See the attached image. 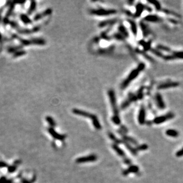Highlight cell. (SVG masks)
Masks as SVG:
<instances>
[{
  "mask_svg": "<svg viewBox=\"0 0 183 183\" xmlns=\"http://www.w3.org/2000/svg\"><path fill=\"white\" fill-rule=\"evenodd\" d=\"M72 112L74 114H76V115L86 117V118H89L90 119H91V120L94 118L95 116H96L93 114H91V113L84 111V110L78 109V108H73L72 110Z\"/></svg>",
  "mask_w": 183,
  "mask_h": 183,
  "instance_id": "obj_6",
  "label": "cell"
},
{
  "mask_svg": "<svg viewBox=\"0 0 183 183\" xmlns=\"http://www.w3.org/2000/svg\"><path fill=\"white\" fill-rule=\"evenodd\" d=\"M169 21H170L171 23H174V24H177V23H178V21H176V20H172V19H170V20H169Z\"/></svg>",
  "mask_w": 183,
  "mask_h": 183,
  "instance_id": "obj_36",
  "label": "cell"
},
{
  "mask_svg": "<svg viewBox=\"0 0 183 183\" xmlns=\"http://www.w3.org/2000/svg\"><path fill=\"white\" fill-rule=\"evenodd\" d=\"M49 133H50V134L53 136L54 138L58 139V140H63L65 138V136H64V135H60L59 134V133H58L55 130H54V129H52V127L50 129H49Z\"/></svg>",
  "mask_w": 183,
  "mask_h": 183,
  "instance_id": "obj_11",
  "label": "cell"
},
{
  "mask_svg": "<svg viewBox=\"0 0 183 183\" xmlns=\"http://www.w3.org/2000/svg\"><path fill=\"white\" fill-rule=\"evenodd\" d=\"M155 100H156V104H157L158 107L161 110H163L165 108V103L163 101V98H162V95L161 94L157 93L155 95Z\"/></svg>",
  "mask_w": 183,
  "mask_h": 183,
  "instance_id": "obj_9",
  "label": "cell"
},
{
  "mask_svg": "<svg viewBox=\"0 0 183 183\" xmlns=\"http://www.w3.org/2000/svg\"><path fill=\"white\" fill-rule=\"evenodd\" d=\"M152 53H154L155 55H156V56H159V57H160V58H163V56H164V55H163V53H162L160 50H159L157 49H152Z\"/></svg>",
  "mask_w": 183,
  "mask_h": 183,
  "instance_id": "obj_25",
  "label": "cell"
},
{
  "mask_svg": "<svg viewBox=\"0 0 183 183\" xmlns=\"http://www.w3.org/2000/svg\"><path fill=\"white\" fill-rule=\"evenodd\" d=\"M112 148L120 156L123 158V159L126 157V155H125V152H124V151L122 150V149H121V148L118 146V145L115 144V143H114V144H112Z\"/></svg>",
  "mask_w": 183,
  "mask_h": 183,
  "instance_id": "obj_12",
  "label": "cell"
},
{
  "mask_svg": "<svg viewBox=\"0 0 183 183\" xmlns=\"http://www.w3.org/2000/svg\"><path fill=\"white\" fill-rule=\"evenodd\" d=\"M122 143H123V144L124 145V146L126 147V148L127 149H128V151H130V152H131V153L133 155H137V151L136 150V148H134L132 147V146L130 145V144L128 142H125V140H122Z\"/></svg>",
  "mask_w": 183,
  "mask_h": 183,
  "instance_id": "obj_14",
  "label": "cell"
},
{
  "mask_svg": "<svg viewBox=\"0 0 183 183\" xmlns=\"http://www.w3.org/2000/svg\"><path fill=\"white\" fill-rule=\"evenodd\" d=\"M114 36H115V38L117 39H119V40H122L124 38L123 36H122L121 34H120H120H115Z\"/></svg>",
  "mask_w": 183,
  "mask_h": 183,
  "instance_id": "obj_34",
  "label": "cell"
},
{
  "mask_svg": "<svg viewBox=\"0 0 183 183\" xmlns=\"http://www.w3.org/2000/svg\"><path fill=\"white\" fill-rule=\"evenodd\" d=\"M117 10L114 9H105V8H98L90 10V13L92 15L97 16H109L114 15L117 13Z\"/></svg>",
  "mask_w": 183,
  "mask_h": 183,
  "instance_id": "obj_2",
  "label": "cell"
},
{
  "mask_svg": "<svg viewBox=\"0 0 183 183\" xmlns=\"http://www.w3.org/2000/svg\"><path fill=\"white\" fill-rule=\"evenodd\" d=\"M176 156L177 157H181V156H183V148L182 149H180V150L177 151L176 153Z\"/></svg>",
  "mask_w": 183,
  "mask_h": 183,
  "instance_id": "obj_33",
  "label": "cell"
},
{
  "mask_svg": "<svg viewBox=\"0 0 183 183\" xmlns=\"http://www.w3.org/2000/svg\"><path fill=\"white\" fill-rule=\"evenodd\" d=\"M144 68H145V65H144V63H139L138 66H137V68L131 71V72L129 74L128 76L122 81V82L121 84V89L123 90L126 88L128 86V85H129L134 79H136V78L138 76L139 74H140Z\"/></svg>",
  "mask_w": 183,
  "mask_h": 183,
  "instance_id": "obj_1",
  "label": "cell"
},
{
  "mask_svg": "<svg viewBox=\"0 0 183 183\" xmlns=\"http://www.w3.org/2000/svg\"><path fill=\"white\" fill-rule=\"evenodd\" d=\"M108 97H109V101H110L111 106L113 110L114 116V117H119V113H118V110L117 108V99L116 96H115V92L113 90H109L108 91Z\"/></svg>",
  "mask_w": 183,
  "mask_h": 183,
  "instance_id": "obj_3",
  "label": "cell"
},
{
  "mask_svg": "<svg viewBox=\"0 0 183 183\" xmlns=\"http://www.w3.org/2000/svg\"><path fill=\"white\" fill-rule=\"evenodd\" d=\"M157 49H158L160 51H164L166 52H171V49L169 47L167 46H163L162 45H159L157 46Z\"/></svg>",
  "mask_w": 183,
  "mask_h": 183,
  "instance_id": "obj_23",
  "label": "cell"
},
{
  "mask_svg": "<svg viewBox=\"0 0 183 183\" xmlns=\"http://www.w3.org/2000/svg\"><path fill=\"white\" fill-rule=\"evenodd\" d=\"M24 52L23 51H19V52H14V56H19L20 55H23L24 54Z\"/></svg>",
  "mask_w": 183,
  "mask_h": 183,
  "instance_id": "obj_35",
  "label": "cell"
},
{
  "mask_svg": "<svg viewBox=\"0 0 183 183\" xmlns=\"http://www.w3.org/2000/svg\"><path fill=\"white\" fill-rule=\"evenodd\" d=\"M116 21H117L116 20H106V21H102V22H101L100 23H99V26L100 27H103L106 26L112 25V24H114V23H116Z\"/></svg>",
  "mask_w": 183,
  "mask_h": 183,
  "instance_id": "obj_18",
  "label": "cell"
},
{
  "mask_svg": "<svg viewBox=\"0 0 183 183\" xmlns=\"http://www.w3.org/2000/svg\"><path fill=\"white\" fill-rule=\"evenodd\" d=\"M123 161H124V162L125 164H127V165H131V159H128V158L125 157V158H124L123 159Z\"/></svg>",
  "mask_w": 183,
  "mask_h": 183,
  "instance_id": "obj_32",
  "label": "cell"
},
{
  "mask_svg": "<svg viewBox=\"0 0 183 183\" xmlns=\"http://www.w3.org/2000/svg\"><path fill=\"white\" fill-rule=\"evenodd\" d=\"M98 159V156L95 154H92L88 156H82V157H79L77 158L76 160V163L82 164V163H87V162H95Z\"/></svg>",
  "mask_w": 183,
  "mask_h": 183,
  "instance_id": "obj_5",
  "label": "cell"
},
{
  "mask_svg": "<svg viewBox=\"0 0 183 183\" xmlns=\"http://www.w3.org/2000/svg\"><path fill=\"white\" fill-rule=\"evenodd\" d=\"M149 2H150V4H152L153 5H155V8H156L158 10H161V4H160V3H159V1H149Z\"/></svg>",
  "mask_w": 183,
  "mask_h": 183,
  "instance_id": "obj_27",
  "label": "cell"
},
{
  "mask_svg": "<svg viewBox=\"0 0 183 183\" xmlns=\"http://www.w3.org/2000/svg\"><path fill=\"white\" fill-rule=\"evenodd\" d=\"M172 55H174L175 59H183V52L180 51V52H172Z\"/></svg>",
  "mask_w": 183,
  "mask_h": 183,
  "instance_id": "obj_24",
  "label": "cell"
},
{
  "mask_svg": "<svg viewBox=\"0 0 183 183\" xmlns=\"http://www.w3.org/2000/svg\"><path fill=\"white\" fill-rule=\"evenodd\" d=\"M20 18H21V20H22L24 23H30V20H29V18L27 17V15H21V17H20Z\"/></svg>",
  "mask_w": 183,
  "mask_h": 183,
  "instance_id": "obj_31",
  "label": "cell"
},
{
  "mask_svg": "<svg viewBox=\"0 0 183 183\" xmlns=\"http://www.w3.org/2000/svg\"><path fill=\"white\" fill-rule=\"evenodd\" d=\"M148 145L146 144H142L140 146H137V147L136 148V150L137 151H145L147 150L148 149Z\"/></svg>",
  "mask_w": 183,
  "mask_h": 183,
  "instance_id": "obj_28",
  "label": "cell"
},
{
  "mask_svg": "<svg viewBox=\"0 0 183 183\" xmlns=\"http://www.w3.org/2000/svg\"><path fill=\"white\" fill-rule=\"evenodd\" d=\"M144 7L142 5V4H138L136 6V12L135 13L134 16L136 17H138L141 15L142 13L143 12V10H144Z\"/></svg>",
  "mask_w": 183,
  "mask_h": 183,
  "instance_id": "obj_17",
  "label": "cell"
},
{
  "mask_svg": "<svg viewBox=\"0 0 183 183\" xmlns=\"http://www.w3.org/2000/svg\"><path fill=\"white\" fill-rule=\"evenodd\" d=\"M108 136H109V138H110L111 140L114 142V143H115V144L117 145V144H120V143H122V140L118 139L112 133L109 132V133H108Z\"/></svg>",
  "mask_w": 183,
  "mask_h": 183,
  "instance_id": "obj_19",
  "label": "cell"
},
{
  "mask_svg": "<svg viewBox=\"0 0 183 183\" xmlns=\"http://www.w3.org/2000/svg\"><path fill=\"white\" fill-rule=\"evenodd\" d=\"M175 117V114H174L173 113L169 112L168 113H166L165 115L163 116H158V117H155V118L153 119V123L156 124H161L163 122H165L167 120H171Z\"/></svg>",
  "mask_w": 183,
  "mask_h": 183,
  "instance_id": "obj_4",
  "label": "cell"
},
{
  "mask_svg": "<svg viewBox=\"0 0 183 183\" xmlns=\"http://www.w3.org/2000/svg\"><path fill=\"white\" fill-rule=\"evenodd\" d=\"M118 30H119L120 34H122V36H125V37H128V33L126 30V29L122 25H120L118 27Z\"/></svg>",
  "mask_w": 183,
  "mask_h": 183,
  "instance_id": "obj_22",
  "label": "cell"
},
{
  "mask_svg": "<svg viewBox=\"0 0 183 183\" xmlns=\"http://www.w3.org/2000/svg\"><path fill=\"white\" fill-rule=\"evenodd\" d=\"M92 124H93V126L95 127V128L96 129V130H101L102 129V126H101L100 122H99V120H98V117L96 116H95V117L92 120Z\"/></svg>",
  "mask_w": 183,
  "mask_h": 183,
  "instance_id": "obj_16",
  "label": "cell"
},
{
  "mask_svg": "<svg viewBox=\"0 0 183 183\" xmlns=\"http://www.w3.org/2000/svg\"><path fill=\"white\" fill-rule=\"evenodd\" d=\"M129 23L130 24V26H131V31L133 33L134 36H136L137 34V26H136V23L134 22V21H131V20H129Z\"/></svg>",
  "mask_w": 183,
  "mask_h": 183,
  "instance_id": "obj_21",
  "label": "cell"
},
{
  "mask_svg": "<svg viewBox=\"0 0 183 183\" xmlns=\"http://www.w3.org/2000/svg\"><path fill=\"white\" fill-rule=\"evenodd\" d=\"M163 11L165 13H166V14H169V15H174V16H175L176 17H181V15H180V14H177V13L174 12V11H169V10H163Z\"/></svg>",
  "mask_w": 183,
  "mask_h": 183,
  "instance_id": "obj_26",
  "label": "cell"
},
{
  "mask_svg": "<svg viewBox=\"0 0 183 183\" xmlns=\"http://www.w3.org/2000/svg\"><path fill=\"white\" fill-rule=\"evenodd\" d=\"M146 110L144 106H142L140 108L138 114V122L140 125L145 124L146 122Z\"/></svg>",
  "mask_w": 183,
  "mask_h": 183,
  "instance_id": "obj_8",
  "label": "cell"
},
{
  "mask_svg": "<svg viewBox=\"0 0 183 183\" xmlns=\"http://www.w3.org/2000/svg\"><path fill=\"white\" fill-rule=\"evenodd\" d=\"M165 133L167 136L172 137H177L179 136V132L174 129H168L165 132Z\"/></svg>",
  "mask_w": 183,
  "mask_h": 183,
  "instance_id": "obj_15",
  "label": "cell"
},
{
  "mask_svg": "<svg viewBox=\"0 0 183 183\" xmlns=\"http://www.w3.org/2000/svg\"><path fill=\"white\" fill-rule=\"evenodd\" d=\"M180 85V83L178 82H174V81H168V82H164L159 85L158 86V89L163 90L167 89L169 88H175Z\"/></svg>",
  "mask_w": 183,
  "mask_h": 183,
  "instance_id": "obj_7",
  "label": "cell"
},
{
  "mask_svg": "<svg viewBox=\"0 0 183 183\" xmlns=\"http://www.w3.org/2000/svg\"><path fill=\"white\" fill-rule=\"evenodd\" d=\"M46 120H47V122L49 123V124H50V125L52 126V127H54V126H55V125H56L55 120H54L52 117H50V116L46 117Z\"/></svg>",
  "mask_w": 183,
  "mask_h": 183,
  "instance_id": "obj_29",
  "label": "cell"
},
{
  "mask_svg": "<svg viewBox=\"0 0 183 183\" xmlns=\"http://www.w3.org/2000/svg\"><path fill=\"white\" fill-rule=\"evenodd\" d=\"M122 137H123V140H125V142H128L129 143H132V144L135 145H138L137 142L136 141L135 139H133V137H129V136H125V135L122 136Z\"/></svg>",
  "mask_w": 183,
  "mask_h": 183,
  "instance_id": "obj_20",
  "label": "cell"
},
{
  "mask_svg": "<svg viewBox=\"0 0 183 183\" xmlns=\"http://www.w3.org/2000/svg\"><path fill=\"white\" fill-rule=\"evenodd\" d=\"M36 2H34V1H32L31 2V5L30 6V8L29 10V13L30 14L32 12L35 11V10L36 9Z\"/></svg>",
  "mask_w": 183,
  "mask_h": 183,
  "instance_id": "obj_30",
  "label": "cell"
},
{
  "mask_svg": "<svg viewBox=\"0 0 183 183\" xmlns=\"http://www.w3.org/2000/svg\"><path fill=\"white\" fill-rule=\"evenodd\" d=\"M144 20L146 21H148V22L156 23L159 22L162 20H161L160 17L156 15H148L144 18Z\"/></svg>",
  "mask_w": 183,
  "mask_h": 183,
  "instance_id": "obj_13",
  "label": "cell"
},
{
  "mask_svg": "<svg viewBox=\"0 0 183 183\" xmlns=\"http://www.w3.org/2000/svg\"><path fill=\"white\" fill-rule=\"evenodd\" d=\"M139 171V168L137 165H131L127 169L123 171L122 175L124 176H127L130 173H137Z\"/></svg>",
  "mask_w": 183,
  "mask_h": 183,
  "instance_id": "obj_10",
  "label": "cell"
}]
</instances>
